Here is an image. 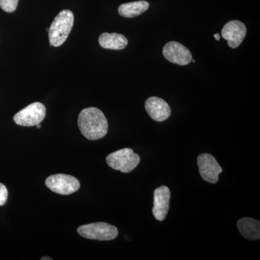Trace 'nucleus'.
<instances>
[{
	"mask_svg": "<svg viewBox=\"0 0 260 260\" xmlns=\"http://www.w3.org/2000/svg\"><path fill=\"white\" fill-rule=\"evenodd\" d=\"M47 109L42 103L35 102L24 108L14 116V121L18 125L37 126L45 118Z\"/></svg>",
	"mask_w": 260,
	"mask_h": 260,
	"instance_id": "nucleus-5",
	"label": "nucleus"
},
{
	"mask_svg": "<svg viewBox=\"0 0 260 260\" xmlns=\"http://www.w3.org/2000/svg\"><path fill=\"white\" fill-rule=\"evenodd\" d=\"M74 24V15L69 10H64L59 13L51 23L49 30L50 46L59 47L69 37Z\"/></svg>",
	"mask_w": 260,
	"mask_h": 260,
	"instance_id": "nucleus-2",
	"label": "nucleus"
},
{
	"mask_svg": "<svg viewBox=\"0 0 260 260\" xmlns=\"http://www.w3.org/2000/svg\"><path fill=\"white\" fill-rule=\"evenodd\" d=\"M145 108L150 118L159 122L167 120L172 114L168 103L158 97L153 96L147 99Z\"/></svg>",
	"mask_w": 260,
	"mask_h": 260,
	"instance_id": "nucleus-11",
	"label": "nucleus"
},
{
	"mask_svg": "<svg viewBox=\"0 0 260 260\" xmlns=\"http://www.w3.org/2000/svg\"><path fill=\"white\" fill-rule=\"evenodd\" d=\"M37 126L38 129H40V128L42 127V125H41V124H37Z\"/></svg>",
	"mask_w": 260,
	"mask_h": 260,
	"instance_id": "nucleus-19",
	"label": "nucleus"
},
{
	"mask_svg": "<svg viewBox=\"0 0 260 260\" xmlns=\"http://www.w3.org/2000/svg\"><path fill=\"white\" fill-rule=\"evenodd\" d=\"M46 185L57 194L68 195L80 189V182L76 178L66 174H55L46 179Z\"/></svg>",
	"mask_w": 260,
	"mask_h": 260,
	"instance_id": "nucleus-6",
	"label": "nucleus"
},
{
	"mask_svg": "<svg viewBox=\"0 0 260 260\" xmlns=\"http://www.w3.org/2000/svg\"><path fill=\"white\" fill-rule=\"evenodd\" d=\"M49 28H47V30L46 31L49 32Z\"/></svg>",
	"mask_w": 260,
	"mask_h": 260,
	"instance_id": "nucleus-20",
	"label": "nucleus"
},
{
	"mask_svg": "<svg viewBox=\"0 0 260 260\" xmlns=\"http://www.w3.org/2000/svg\"><path fill=\"white\" fill-rule=\"evenodd\" d=\"M81 237L99 241H111L118 236L116 227L104 222H99L81 225L78 229Z\"/></svg>",
	"mask_w": 260,
	"mask_h": 260,
	"instance_id": "nucleus-4",
	"label": "nucleus"
},
{
	"mask_svg": "<svg viewBox=\"0 0 260 260\" xmlns=\"http://www.w3.org/2000/svg\"><path fill=\"white\" fill-rule=\"evenodd\" d=\"M140 157L132 149L123 148L107 157V162L112 169L122 173H129L134 170L140 164Z\"/></svg>",
	"mask_w": 260,
	"mask_h": 260,
	"instance_id": "nucleus-3",
	"label": "nucleus"
},
{
	"mask_svg": "<svg viewBox=\"0 0 260 260\" xmlns=\"http://www.w3.org/2000/svg\"><path fill=\"white\" fill-rule=\"evenodd\" d=\"M8 198V191L4 184L0 183V206H3L6 203Z\"/></svg>",
	"mask_w": 260,
	"mask_h": 260,
	"instance_id": "nucleus-16",
	"label": "nucleus"
},
{
	"mask_svg": "<svg viewBox=\"0 0 260 260\" xmlns=\"http://www.w3.org/2000/svg\"><path fill=\"white\" fill-rule=\"evenodd\" d=\"M246 35V25L239 20H231L224 25L221 30L223 39L226 40L228 45L237 49L242 44Z\"/></svg>",
	"mask_w": 260,
	"mask_h": 260,
	"instance_id": "nucleus-9",
	"label": "nucleus"
},
{
	"mask_svg": "<svg viewBox=\"0 0 260 260\" xmlns=\"http://www.w3.org/2000/svg\"><path fill=\"white\" fill-rule=\"evenodd\" d=\"M99 44L104 49L112 50H122L128 44L127 39L121 34L116 32H104L99 37Z\"/></svg>",
	"mask_w": 260,
	"mask_h": 260,
	"instance_id": "nucleus-13",
	"label": "nucleus"
},
{
	"mask_svg": "<svg viewBox=\"0 0 260 260\" xmlns=\"http://www.w3.org/2000/svg\"><path fill=\"white\" fill-rule=\"evenodd\" d=\"M149 7L150 5L148 2L141 0L121 5L118 8V12L124 18H133L144 13L149 9Z\"/></svg>",
	"mask_w": 260,
	"mask_h": 260,
	"instance_id": "nucleus-14",
	"label": "nucleus"
},
{
	"mask_svg": "<svg viewBox=\"0 0 260 260\" xmlns=\"http://www.w3.org/2000/svg\"><path fill=\"white\" fill-rule=\"evenodd\" d=\"M45 259L51 260L52 259H51V258L47 257V256H46V257L42 258V260H45Z\"/></svg>",
	"mask_w": 260,
	"mask_h": 260,
	"instance_id": "nucleus-18",
	"label": "nucleus"
},
{
	"mask_svg": "<svg viewBox=\"0 0 260 260\" xmlns=\"http://www.w3.org/2000/svg\"><path fill=\"white\" fill-rule=\"evenodd\" d=\"M171 191L166 186H161L154 191L153 216L159 221H164L167 218L170 205Z\"/></svg>",
	"mask_w": 260,
	"mask_h": 260,
	"instance_id": "nucleus-10",
	"label": "nucleus"
},
{
	"mask_svg": "<svg viewBox=\"0 0 260 260\" xmlns=\"http://www.w3.org/2000/svg\"><path fill=\"white\" fill-rule=\"evenodd\" d=\"M78 126L85 138L97 140L107 135L109 124L107 118L100 109L89 107L80 113Z\"/></svg>",
	"mask_w": 260,
	"mask_h": 260,
	"instance_id": "nucleus-1",
	"label": "nucleus"
},
{
	"mask_svg": "<svg viewBox=\"0 0 260 260\" xmlns=\"http://www.w3.org/2000/svg\"><path fill=\"white\" fill-rule=\"evenodd\" d=\"M238 229L242 237L248 240H259L260 238V222L251 218H243L238 220Z\"/></svg>",
	"mask_w": 260,
	"mask_h": 260,
	"instance_id": "nucleus-12",
	"label": "nucleus"
},
{
	"mask_svg": "<svg viewBox=\"0 0 260 260\" xmlns=\"http://www.w3.org/2000/svg\"><path fill=\"white\" fill-rule=\"evenodd\" d=\"M162 55L170 62L181 66L189 64L192 59L190 51L177 42L167 43L162 49Z\"/></svg>",
	"mask_w": 260,
	"mask_h": 260,
	"instance_id": "nucleus-8",
	"label": "nucleus"
},
{
	"mask_svg": "<svg viewBox=\"0 0 260 260\" xmlns=\"http://www.w3.org/2000/svg\"><path fill=\"white\" fill-rule=\"evenodd\" d=\"M214 37H215V39H216L217 41H220V37L218 34H215V35H214Z\"/></svg>",
	"mask_w": 260,
	"mask_h": 260,
	"instance_id": "nucleus-17",
	"label": "nucleus"
},
{
	"mask_svg": "<svg viewBox=\"0 0 260 260\" xmlns=\"http://www.w3.org/2000/svg\"><path fill=\"white\" fill-rule=\"evenodd\" d=\"M19 0H0V8L7 13H13L18 7Z\"/></svg>",
	"mask_w": 260,
	"mask_h": 260,
	"instance_id": "nucleus-15",
	"label": "nucleus"
},
{
	"mask_svg": "<svg viewBox=\"0 0 260 260\" xmlns=\"http://www.w3.org/2000/svg\"><path fill=\"white\" fill-rule=\"evenodd\" d=\"M198 165L202 178L210 184H216L218 176L223 172L216 159L209 153L200 154L198 157Z\"/></svg>",
	"mask_w": 260,
	"mask_h": 260,
	"instance_id": "nucleus-7",
	"label": "nucleus"
}]
</instances>
